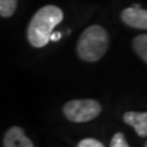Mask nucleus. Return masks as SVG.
Returning a JSON list of instances; mask_svg holds the SVG:
<instances>
[{
	"label": "nucleus",
	"mask_w": 147,
	"mask_h": 147,
	"mask_svg": "<svg viewBox=\"0 0 147 147\" xmlns=\"http://www.w3.org/2000/svg\"><path fill=\"white\" fill-rule=\"evenodd\" d=\"M64 18L61 9L54 5H45L37 11L28 25L27 38L32 47L42 48L49 42L50 34Z\"/></svg>",
	"instance_id": "obj_1"
},
{
	"label": "nucleus",
	"mask_w": 147,
	"mask_h": 147,
	"mask_svg": "<svg viewBox=\"0 0 147 147\" xmlns=\"http://www.w3.org/2000/svg\"><path fill=\"white\" fill-rule=\"evenodd\" d=\"M109 47V34L102 26L93 25L82 32L77 42V54L84 61L94 63L103 58Z\"/></svg>",
	"instance_id": "obj_2"
},
{
	"label": "nucleus",
	"mask_w": 147,
	"mask_h": 147,
	"mask_svg": "<svg viewBox=\"0 0 147 147\" xmlns=\"http://www.w3.org/2000/svg\"><path fill=\"white\" fill-rule=\"evenodd\" d=\"M64 115L74 123L93 120L102 112V105L94 99H72L64 105Z\"/></svg>",
	"instance_id": "obj_3"
},
{
	"label": "nucleus",
	"mask_w": 147,
	"mask_h": 147,
	"mask_svg": "<svg viewBox=\"0 0 147 147\" xmlns=\"http://www.w3.org/2000/svg\"><path fill=\"white\" fill-rule=\"evenodd\" d=\"M121 20L125 25L139 30L147 28V11L141 7H127L121 12Z\"/></svg>",
	"instance_id": "obj_4"
},
{
	"label": "nucleus",
	"mask_w": 147,
	"mask_h": 147,
	"mask_svg": "<svg viewBox=\"0 0 147 147\" xmlns=\"http://www.w3.org/2000/svg\"><path fill=\"white\" fill-rule=\"evenodd\" d=\"M4 147H34L25 131L20 126H12L5 132L3 140Z\"/></svg>",
	"instance_id": "obj_5"
},
{
	"label": "nucleus",
	"mask_w": 147,
	"mask_h": 147,
	"mask_svg": "<svg viewBox=\"0 0 147 147\" xmlns=\"http://www.w3.org/2000/svg\"><path fill=\"white\" fill-rule=\"evenodd\" d=\"M123 120L135 129L136 134L141 137L147 136V113L146 112H126Z\"/></svg>",
	"instance_id": "obj_6"
},
{
	"label": "nucleus",
	"mask_w": 147,
	"mask_h": 147,
	"mask_svg": "<svg viewBox=\"0 0 147 147\" xmlns=\"http://www.w3.org/2000/svg\"><path fill=\"white\" fill-rule=\"evenodd\" d=\"M132 48L135 53L139 55L140 59L145 64L147 63V36L145 33L139 34L132 40Z\"/></svg>",
	"instance_id": "obj_7"
},
{
	"label": "nucleus",
	"mask_w": 147,
	"mask_h": 147,
	"mask_svg": "<svg viewBox=\"0 0 147 147\" xmlns=\"http://www.w3.org/2000/svg\"><path fill=\"white\" fill-rule=\"evenodd\" d=\"M17 7V0H0V16L10 17Z\"/></svg>",
	"instance_id": "obj_8"
},
{
	"label": "nucleus",
	"mask_w": 147,
	"mask_h": 147,
	"mask_svg": "<svg viewBox=\"0 0 147 147\" xmlns=\"http://www.w3.org/2000/svg\"><path fill=\"white\" fill-rule=\"evenodd\" d=\"M110 147H130V146L126 142L125 136H124L123 132H117L113 136L112 141H110Z\"/></svg>",
	"instance_id": "obj_9"
},
{
	"label": "nucleus",
	"mask_w": 147,
	"mask_h": 147,
	"mask_svg": "<svg viewBox=\"0 0 147 147\" xmlns=\"http://www.w3.org/2000/svg\"><path fill=\"white\" fill-rule=\"evenodd\" d=\"M77 147H104L103 144L96 139H84L80 141Z\"/></svg>",
	"instance_id": "obj_10"
},
{
	"label": "nucleus",
	"mask_w": 147,
	"mask_h": 147,
	"mask_svg": "<svg viewBox=\"0 0 147 147\" xmlns=\"http://www.w3.org/2000/svg\"><path fill=\"white\" fill-rule=\"evenodd\" d=\"M61 38V33L60 32H57V33H52L50 34V38L49 40H53V42H57V40H59Z\"/></svg>",
	"instance_id": "obj_11"
},
{
	"label": "nucleus",
	"mask_w": 147,
	"mask_h": 147,
	"mask_svg": "<svg viewBox=\"0 0 147 147\" xmlns=\"http://www.w3.org/2000/svg\"><path fill=\"white\" fill-rule=\"evenodd\" d=\"M145 147H147V145H145Z\"/></svg>",
	"instance_id": "obj_12"
}]
</instances>
